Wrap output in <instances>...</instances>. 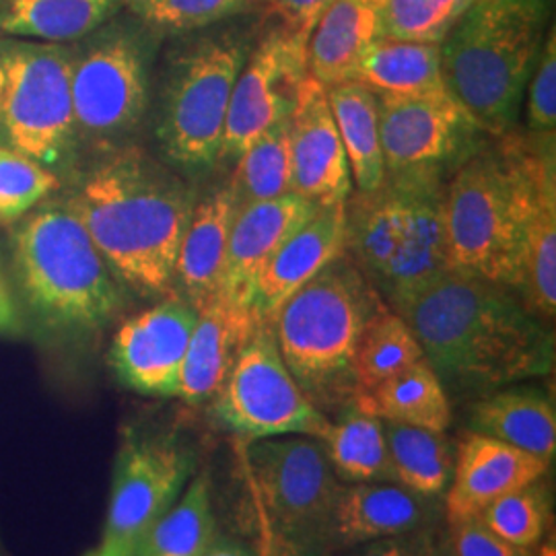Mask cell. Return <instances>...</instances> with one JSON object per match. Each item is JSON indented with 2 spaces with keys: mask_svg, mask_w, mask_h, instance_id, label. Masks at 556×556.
<instances>
[{
  "mask_svg": "<svg viewBox=\"0 0 556 556\" xmlns=\"http://www.w3.org/2000/svg\"><path fill=\"white\" fill-rule=\"evenodd\" d=\"M406 220L404 188L383 179L376 192L346 202V252L376 287L396 254Z\"/></svg>",
  "mask_w": 556,
  "mask_h": 556,
  "instance_id": "4316f807",
  "label": "cell"
},
{
  "mask_svg": "<svg viewBox=\"0 0 556 556\" xmlns=\"http://www.w3.org/2000/svg\"><path fill=\"white\" fill-rule=\"evenodd\" d=\"M381 0H332L307 41V73L324 87L355 80L358 62L379 40Z\"/></svg>",
  "mask_w": 556,
  "mask_h": 556,
  "instance_id": "cb8c5ba5",
  "label": "cell"
},
{
  "mask_svg": "<svg viewBox=\"0 0 556 556\" xmlns=\"http://www.w3.org/2000/svg\"><path fill=\"white\" fill-rule=\"evenodd\" d=\"M238 213L233 186H220L197 199L179 245L176 285L197 312L220 295L231 227Z\"/></svg>",
  "mask_w": 556,
  "mask_h": 556,
  "instance_id": "7402d4cb",
  "label": "cell"
},
{
  "mask_svg": "<svg viewBox=\"0 0 556 556\" xmlns=\"http://www.w3.org/2000/svg\"><path fill=\"white\" fill-rule=\"evenodd\" d=\"M270 13H275L280 25L291 31L312 36L321 13L332 0H266Z\"/></svg>",
  "mask_w": 556,
  "mask_h": 556,
  "instance_id": "7bdbcfd3",
  "label": "cell"
},
{
  "mask_svg": "<svg viewBox=\"0 0 556 556\" xmlns=\"http://www.w3.org/2000/svg\"><path fill=\"white\" fill-rule=\"evenodd\" d=\"M118 282L140 295H169L197 194L165 161L137 144L79 165L64 197Z\"/></svg>",
  "mask_w": 556,
  "mask_h": 556,
  "instance_id": "7a4b0ae2",
  "label": "cell"
},
{
  "mask_svg": "<svg viewBox=\"0 0 556 556\" xmlns=\"http://www.w3.org/2000/svg\"><path fill=\"white\" fill-rule=\"evenodd\" d=\"M215 540L211 480L197 477L144 532L135 556H204Z\"/></svg>",
  "mask_w": 556,
  "mask_h": 556,
  "instance_id": "1f68e13d",
  "label": "cell"
},
{
  "mask_svg": "<svg viewBox=\"0 0 556 556\" xmlns=\"http://www.w3.org/2000/svg\"><path fill=\"white\" fill-rule=\"evenodd\" d=\"M555 151V135H517L482 142L443 192L450 270L517 291L521 245L536 172Z\"/></svg>",
  "mask_w": 556,
  "mask_h": 556,
  "instance_id": "3957f363",
  "label": "cell"
},
{
  "mask_svg": "<svg viewBox=\"0 0 556 556\" xmlns=\"http://www.w3.org/2000/svg\"><path fill=\"white\" fill-rule=\"evenodd\" d=\"M245 468L275 556H307L332 538L342 491L321 441L303 435L256 439Z\"/></svg>",
  "mask_w": 556,
  "mask_h": 556,
  "instance_id": "30bf717a",
  "label": "cell"
},
{
  "mask_svg": "<svg viewBox=\"0 0 556 556\" xmlns=\"http://www.w3.org/2000/svg\"><path fill=\"white\" fill-rule=\"evenodd\" d=\"M388 179V178H386ZM406 192V220L396 254L376 289L383 293L392 309L413 298L433 278L450 270L447 241L443 223L445 181L433 179H392Z\"/></svg>",
  "mask_w": 556,
  "mask_h": 556,
  "instance_id": "ac0fdd59",
  "label": "cell"
},
{
  "mask_svg": "<svg viewBox=\"0 0 556 556\" xmlns=\"http://www.w3.org/2000/svg\"><path fill=\"white\" fill-rule=\"evenodd\" d=\"M475 0H381L379 38L441 43Z\"/></svg>",
  "mask_w": 556,
  "mask_h": 556,
  "instance_id": "74e56055",
  "label": "cell"
},
{
  "mask_svg": "<svg viewBox=\"0 0 556 556\" xmlns=\"http://www.w3.org/2000/svg\"><path fill=\"white\" fill-rule=\"evenodd\" d=\"M551 15L553 0H475L441 41L445 87L486 137L516 128Z\"/></svg>",
  "mask_w": 556,
  "mask_h": 556,
  "instance_id": "5b68a950",
  "label": "cell"
},
{
  "mask_svg": "<svg viewBox=\"0 0 556 556\" xmlns=\"http://www.w3.org/2000/svg\"><path fill=\"white\" fill-rule=\"evenodd\" d=\"M254 43L256 23L248 13L186 34L167 52L155 114L167 165L202 172L220 161L233 87Z\"/></svg>",
  "mask_w": 556,
  "mask_h": 556,
  "instance_id": "52a82bcc",
  "label": "cell"
},
{
  "mask_svg": "<svg viewBox=\"0 0 556 556\" xmlns=\"http://www.w3.org/2000/svg\"><path fill=\"white\" fill-rule=\"evenodd\" d=\"M383 305L344 252L278 309L273 328L280 357L324 415L353 404L358 340Z\"/></svg>",
  "mask_w": 556,
  "mask_h": 556,
  "instance_id": "8992f818",
  "label": "cell"
},
{
  "mask_svg": "<svg viewBox=\"0 0 556 556\" xmlns=\"http://www.w3.org/2000/svg\"><path fill=\"white\" fill-rule=\"evenodd\" d=\"M555 151L536 172L521 245V277L517 298L542 324L556 316V169Z\"/></svg>",
  "mask_w": 556,
  "mask_h": 556,
  "instance_id": "603a6c76",
  "label": "cell"
},
{
  "mask_svg": "<svg viewBox=\"0 0 556 556\" xmlns=\"http://www.w3.org/2000/svg\"><path fill=\"white\" fill-rule=\"evenodd\" d=\"M358 556H420L410 544L396 542L392 538H383L367 546Z\"/></svg>",
  "mask_w": 556,
  "mask_h": 556,
  "instance_id": "f6af8a7d",
  "label": "cell"
},
{
  "mask_svg": "<svg viewBox=\"0 0 556 556\" xmlns=\"http://www.w3.org/2000/svg\"><path fill=\"white\" fill-rule=\"evenodd\" d=\"M338 478L351 482H396L383 422L349 406L321 441Z\"/></svg>",
  "mask_w": 556,
  "mask_h": 556,
  "instance_id": "836d02e7",
  "label": "cell"
},
{
  "mask_svg": "<svg viewBox=\"0 0 556 556\" xmlns=\"http://www.w3.org/2000/svg\"><path fill=\"white\" fill-rule=\"evenodd\" d=\"M425 498L394 482H357L338 495L332 538L369 542L415 532L427 519Z\"/></svg>",
  "mask_w": 556,
  "mask_h": 556,
  "instance_id": "d4e9b609",
  "label": "cell"
},
{
  "mask_svg": "<svg viewBox=\"0 0 556 556\" xmlns=\"http://www.w3.org/2000/svg\"><path fill=\"white\" fill-rule=\"evenodd\" d=\"M316 211L318 204L295 192L239 206L227 245L220 295L254 314V293L266 262Z\"/></svg>",
  "mask_w": 556,
  "mask_h": 556,
  "instance_id": "e0dca14e",
  "label": "cell"
},
{
  "mask_svg": "<svg viewBox=\"0 0 556 556\" xmlns=\"http://www.w3.org/2000/svg\"><path fill=\"white\" fill-rule=\"evenodd\" d=\"M472 431L505 441L551 464L556 452L555 404L538 390H501L472 406Z\"/></svg>",
  "mask_w": 556,
  "mask_h": 556,
  "instance_id": "484cf974",
  "label": "cell"
},
{
  "mask_svg": "<svg viewBox=\"0 0 556 556\" xmlns=\"http://www.w3.org/2000/svg\"><path fill=\"white\" fill-rule=\"evenodd\" d=\"M0 4H2V0H0Z\"/></svg>",
  "mask_w": 556,
  "mask_h": 556,
  "instance_id": "816d5d0a",
  "label": "cell"
},
{
  "mask_svg": "<svg viewBox=\"0 0 556 556\" xmlns=\"http://www.w3.org/2000/svg\"><path fill=\"white\" fill-rule=\"evenodd\" d=\"M258 324L254 314L229 303L223 295L200 307L181 365L178 397L202 404L217 396Z\"/></svg>",
  "mask_w": 556,
  "mask_h": 556,
  "instance_id": "44dd1931",
  "label": "cell"
},
{
  "mask_svg": "<svg viewBox=\"0 0 556 556\" xmlns=\"http://www.w3.org/2000/svg\"><path fill=\"white\" fill-rule=\"evenodd\" d=\"M73 46L0 40V130L4 144L60 179L80 165L73 108Z\"/></svg>",
  "mask_w": 556,
  "mask_h": 556,
  "instance_id": "9c48e42d",
  "label": "cell"
},
{
  "mask_svg": "<svg viewBox=\"0 0 556 556\" xmlns=\"http://www.w3.org/2000/svg\"><path fill=\"white\" fill-rule=\"evenodd\" d=\"M215 397L220 422L250 441L285 435L324 441L332 427L287 369L270 324L256 326Z\"/></svg>",
  "mask_w": 556,
  "mask_h": 556,
  "instance_id": "8fae6325",
  "label": "cell"
},
{
  "mask_svg": "<svg viewBox=\"0 0 556 556\" xmlns=\"http://www.w3.org/2000/svg\"><path fill=\"white\" fill-rule=\"evenodd\" d=\"M60 188L62 179L54 172L9 144H0V223L23 219Z\"/></svg>",
  "mask_w": 556,
  "mask_h": 556,
  "instance_id": "ab89813d",
  "label": "cell"
},
{
  "mask_svg": "<svg viewBox=\"0 0 556 556\" xmlns=\"http://www.w3.org/2000/svg\"><path fill=\"white\" fill-rule=\"evenodd\" d=\"M291 155L295 194L318 206L349 202L353 178L346 153L326 87L309 75L299 87L298 103L291 114Z\"/></svg>",
  "mask_w": 556,
  "mask_h": 556,
  "instance_id": "2e32d148",
  "label": "cell"
},
{
  "mask_svg": "<svg viewBox=\"0 0 556 556\" xmlns=\"http://www.w3.org/2000/svg\"><path fill=\"white\" fill-rule=\"evenodd\" d=\"M355 80L378 96L425 98L450 93L441 73V43L379 38L358 62Z\"/></svg>",
  "mask_w": 556,
  "mask_h": 556,
  "instance_id": "83f0119b",
  "label": "cell"
},
{
  "mask_svg": "<svg viewBox=\"0 0 556 556\" xmlns=\"http://www.w3.org/2000/svg\"><path fill=\"white\" fill-rule=\"evenodd\" d=\"M13 266L21 299L48 337H93L122 307L118 278L64 197L43 200L21 219Z\"/></svg>",
  "mask_w": 556,
  "mask_h": 556,
  "instance_id": "277c9868",
  "label": "cell"
},
{
  "mask_svg": "<svg viewBox=\"0 0 556 556\" xmlns=\"http://www.w3.org/2000/svg\"><path fill=\"white\" fill-rule=\"evenodd\" d=\"M192 457L176 441L130 433L119 445L103 542L137 551L144 532L186 489Z\"/></svg>",
  "mask_w": 556,
  "mask_h": 556,
  "instance_id": "5bb4252c",
  "label": "cell"
},
{
  "mask_svg": "<svg viewBox=\"0 0 556 556\" xmlns=\"http://www.w3.org/2000/svg\"><path fill=\"white\" fill-rule=\"evenodd\" d=\"M238 208L250 202L280 199L293 192L291 116L262 130L238 157L231 181Z\"/></svg>",
  "mask_w": 556,
  "mask_h": 556,
  "instance_id": "e575fe53",
  "label": "cell"
},
{
  "mask_svg": "<svg viewBox=\"0 0 556 556\" xmlns=\"http://www.w3.org/2000/svg\"><path fill=\"white\" fill-rule=\"evenodd\" d=\"M122 9L124 0H2L0 34L73 43L114 20Z\"/></svg>",
  "mask_w": 556,
  "mask_h": 556,
  "instance_id": "f546056e",
  "label": "cell"
},
{
  "mask_svg": "<svg viewBox=\"0 0 556 556\" xmlns=\"http://www.w3.org/2000/svg\"><path fill=\"white\" fill-rule=\"evenodd\" d=\"M536 556H556V544L555 540H551V542H546L540 551H538Z\"/></svg>",
  "mask_w": 556,
  "mask_h": 556,
  "instance_id": "c3c4849f",
  "label": "cell"
},
{
  "mask_svg": "<svg viewBox=\"0 0 556 556\" xmlns=\"http://www.w3.org/2000/svg\"><path fill=\"white\" fill-rule=\"evenodd\" d=\"M378 105L388 179L447 184L486 137L450 93L425 98L378 96Z\"/></svg>",
  "mask_w": 556,
  "mask_h": 556,
  "instance_id": "7c38bea8",
  "label": "cell"
},
{
  "mask_svg": "<svg viewBox=\"0 0 556 556\" xmlns=\"http://www.w3.org/2000/svg\"><path fill=\"white\" fill-rule=\"evenodd\" d=\"M425 357L415 332L390 305L367 324L355 355V397Z\"/></svg>",
  "mask_w": 556,
  "mask_h": 556,
  "instance_id": "d590c367",
  "label": "cell"
},
{
  "mask_svg": "<svg viewBox=\"0 0 556 556\" xmlns=\"http://www.w3.org/2000/svg\"><path fill=\"white\" fill-rule=\"evenodd\" d=\"M21 332H23V319H21L20 307L0 268V337H20Z\"/></svg>",
  "mask_w": 556,
  "mask_h": 556,
  "instance_id": "ee69618b",
  "label": "cell"
},
{
  "mask_svg": "<svg viewBox=\"0 0 556 556\" xmlns=\"http://www.w3.org/2000/svg\"><path fill=\"white\" fill-rule=\"evenodd\" d=\"M307 41L309 36L278 25L254 43L233 87L220 160L238 161L262 130L293 114L309 75Z\"/></svg>",
  "mask_w": 556,
  "mask_h": 556,
  "instance_id": "4fadbf2b",
  "label": "cell"
},
{
  "mask_svg": "<svg viewBox=\"0 0 556 556\" xmlns=\"http://www.w3.org/2000/svg\"><path fill=\"white\" fill-rule=\"evenodd\" d=\"M357 410L386 422L445 431L452 422V406L431 363L422 357L394 378L353 400Z\"/></svg>",
  "mask_w": 556,
  "mask_h": 556,
  "instance_id": "f1b7e54d",
  "label": "cell"
},
{
  "mask_svg": "<svg viewBox=\"0 0 556 556\" xmlns=\"http://www.w3.org/2000/svg\"><path fill=\"white\" fill-rule=\"evenodd\" d=\"M528 128L536 135H555L556 130V40L555 27L538 54L534 73L526 87Z\"/></svg>",
  "mask_w": 556,
  "mask_h": 556,
  "instance_id": "60d3db41",
  "label": "cell"
},
{
  "mask_svg": "<svg viewBox=\"0 0 556 556\" xmlns=\"http://www.w3.org/2000/svg\"><path fill=\"white\" fill-rule=\"evenodd\" d=\"M551 505L544 484L532 482L491 503L478 519L501 540L517 548H532L544 536Z\"/></svg>",
  "mask_w": 556,
  "mask_h": 556,
  "instance_id": "f35d334b",
  "label": "cell"
},
{
  "mask_svg": "<svg viewBox=\"0 0 556 556\" xmlns=\"http://www.w3.org/2000/svg\"><path fill=\"white\" fill-rule=\"evenodd\" d=\"M160 36L132 15L73 41V108L83 153L112 151L137 132L151 103V64Z\"/></svg>",
  "mask_w": 556,
  "mask_h": 556,
  "instance_id": "ba28073f",
  "label": "cell"
},
{
  "mask_svg": "<svg viewBox=\"0 0 556 556\" xmlns=\"http://www.w3.org/2000/svg\"><path fill=\"white\" fill-rule=\"evenodd\" d=\"M0 556H9L7 555V551H4V544H2V540H0Z\"/></svg>",
  "mask_w": 556,
  "mask_h": 556,
  "instance_id": "f907efd6",
  "label": "cell"
},
{
  "mask_svg": "<svg viewBox=\"0 0 556 556\" xmlns=\"http://www.w3.org/2000/svg\"><path fill=\"white\" fill-rule=\"evenodd\" d=\"M427 556H456V553H454V548L452 546H439L438 551H433V553H429Z\"/></svg>",
  "mask_w": 556,
  "mask_h": 556,
  "instance_id": "681fc988",
  "label": "cell"
},
{
  "mask_svg": "<svg viewBox=\"0 0 556 556\" xmlns=\"http://www.w3.org/2000/svg\"><path fill=\"white\" fill-rule=\"evenodd\" d=\"M85 556H135V553L128 548H122L118 544H110V542L101 540L100 546L89 551Z\"/></svg>",
  "mask_w": 556,
  "mask_h": 556,
  "instance_id": "7dc6e473",
  "label": "cell"
},
{
  "mask_svg": "<svg viewBox=\"0 0 556 556\" xmlns=\"http://www.w3.org/2000/svg\"><path fill=\"white\" fill-rule=\"evenodd\" d=\"M258 0H124L128 15L160 38L186 36L248 15Z\"/></svg>",
  "mask_w": 556,
  "mask_h": 556,
  "instance_id": "8d00e7d4",
  "label": "cell"
},
{
  "mask_svg": "<svg viewBox=\"0 0 556 556\" xmlns=\"http://www.w3.org/2000/svg\"><path fill=\"white\" fill-rule=\"evenodd\" d=\"M443 388L491 392L555 367V334L514 291L445 270L397 305Z\"/></svg>",
  "mask_w": 556,
  "mask_h": 556,
  "instance_id": "6da1fadb",
  "label": "cell"
},
{
  "mask_svg": "<svg viewBox=\"0 0 556 556\" xmlns=\"http://www.w3.org/2000/svg\"><path fill=\"white\" fill-rule=\"evenodd\" d=\"M548 462L505 441L468 433L454 457L447 517L452 523L478 517L497 498L542 480Z\"/></svg>",
  "mask_w": 556,
  "mask_h": 556,
  "instance_id": "ffe728a7",
  "label": "cell"
},
{
  "mask_svg": "<svg viewBox=\"0 0 556 556\" xmlns=\"http://www.w3.org/2000/svg\"><path fill=\"white\" fill-rule=\"evenodd\" d=\"M452 548L456 556H528V551L493 534L478 517L454 523Z\"/></svg>",
  "mask_w": 556,
  "mask_h": 556,
  "instance_id": "b9f144b4",
  "label": "cell"
},
{
  "mask_svg": "<svg viewBox=\"0 0 556 556\" xmlns=\"http://www.w3.org/2000/svg\"><path fill=\"white\" fill-rule=\"evenodd\" d=\"M204 556H256L245 544L229 540V538H217L213 540V544L208 546V551Z\"/></svg>",
  "mask_w": 556,
  "mask_h": 556,
  "instance_id": "bcb514c9",
  "label": "cell"
},
{
  "mask_svg": "<svg viewBox=\"0 0 556 556\" xmlns=\"http://www.w3.org/2000/svg\"><path fill=\"white\" fill-rule=\"evenodd\" d=\"M326 96L358 194L376 192L386 179L378 96L358 80L330 85Z\"/></svg>",
  "mask_w": 556,
  "mask_h": 556,
  "instance_id": "4dcf8cb0",
  "label": "cell"
},
{
  "mask_svg": "<svg viewBox=\"0 0 556 556\" xmlns=\"http://www.w3.org/2000/svg\"><path fill=\"white\" fill-rule=\"evenodd\" d=\"M381 422L397 484L420 497L441 495L454 472V454L445 431Z\"/></svg>",
  "mask_w": 556,
  "mask_h": 556,
  "instance_id": "d6a6232c",
  "label": "cell"
},
{
  "mask_svg": "<svg viewBox=\"0 0 556 556\" xmlns=\"http://www.w3.org/2000/svg\"><path fill=\"white\" fill-rule=\"evenodd\" d=\"M197 319V307L181 295H167L126 319L108 353L119 383L142 396H178L181 365Z\"/></svg>",
  "mask_w": 556,
  "mask_h": 556,
  "instance_id": "9a60e30c",
  "label": "cell"
},
{
  "mask_svg": "<svg viewBox=\"0 0 556 556\" xmlns=\"http://www.w3.org/2000/svg\"><path fill=\"white\" fill-rule=\"evenodd\" d=\"M346 252V202L318 206L266 262L254 293V316L275 324L282 303Z\"/></svg>",
  "mask_w": 556,
  "mask_h": 556,
  "instance_id": "d6986e66",
  "label": "cell"
}]
</instances>
